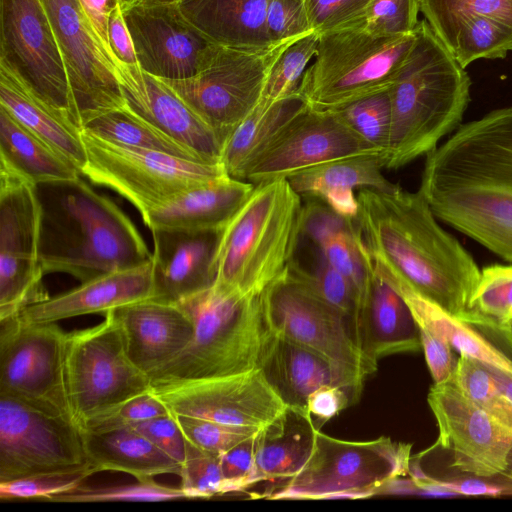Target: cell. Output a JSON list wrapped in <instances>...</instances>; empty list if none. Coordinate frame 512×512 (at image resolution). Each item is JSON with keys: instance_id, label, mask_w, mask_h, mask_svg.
<instances>
[{"instance_id": "6da1fadb", "label": "cell", "mask_w": 512, "mask_h": 512, "mask_svg": "<svg viewBox=\"0 0 512 512\" xmlns=\"http://www.w3.org/2000/svg\"><path fill=\"white\" fill-rule=\"evenodd\" d=\"M418 191L436 218L512 263V106L460 126L428 153Z\"/></svg>"}, {"instance_id": "7a4b0ae2", "label": "cell", "mask_w": 512, "mask_h": 512, "mask_svg": "<svg viewBox=\"0 0 512 512\" xmlns=\"http://www.w3.org/2000/svg\"><path fill=\"white\" fill-rule=\"evenodd\" d=\"M357 198L356 220L372 258L468 324L481 270L441 228L420 192L399 185L392 191L362 188Z\"/></svg>"}, {"instance_id": "3957f363", "label": "cell", "mask_w": 512, "mask_h": 512, "mask_svg": "<svg viewBox=\"0 0 512 512\" xmlns=\"http://www.w3.org/2000/svg\"><path fill=\"white\" fill-rule=\"evenodd\" d=\"M35 193L44 274L67 273L83 283L152 260L130 218L80 176L36 184Z\"/></svg>"}, {"instance_id": "277c9868", "label": "cell", "mask_w": 512, "mask_h": 512, "mask_svg": "<svg viewBox=\"0 0 512 512\" xmlns=\"http://www.w3.org/2000/svg\"><path fill=\"white\" fill-rule=\"evenodd\" d=\"M468 74L425 20L417 39L388 90L391 128L382 155L386 169H399L437 148L458 128L470 101Z\"/></svg>"}, {"instance_id": "5b68a950", "label": "cell", "mask_w": 512, "mask_h": 512, "mask_svg": "<svg viewBox=\"0 0 512 512\" xmlns=\"http://www.w3.org/2000/svg\"><path fill=\"white\" fill-rule=\"evenodd\" d=\"M178 304L191 315L194 334L149 376L151 386L262 369L279 339L266 290L244 296L213 284Z\"/></svg>"}, {"instance_id": "8992f818", "label": "cell", "mask_w": 512, "mask_h": 512, "mask_svg": "<svg viewBox=\"0 0 512 512\" xmlns=\"http://www.w3.org/2000/svg\"><path fill=\"white\" fill-rule=\"evenodd\" d=\"M303 208L286 178L255 185L219 235L214 285L244 296L263 293L294 259Z\"/></svg>"}, {"instance_id": "52a82bcc", "label": "cell", "mask_w": 512, "mask_h": 512, "mask_svg": "<svg viewBox=\"0 0 512 512\" xmlns=\"http://www.w3.org/2000/svg\"><path fill=\"white\" fill-rule=\"evenodd\" d=\"M318 36L298 95L308 107L329 111L388 91L416 42L417 28L384 36L353 22Z\"/></svg>"}, {"instance_id": "ba28073f", "label": "cell", "mask_w": 512, "mask_h": 512, "mask_svg": "<svg viewBox=\"0 0 512 512\" xmlns=\"http://www.w3.org/2000/svg\"><path fill=\"white\" fill-rule=\"evenodd\" d=\"M411 444L381 436L349 441L314 430L302 467L263 494L268 499L366 498L383 493L409 474Z\"/></svg>"}, {"instance_id": "9c48e42d", "label": "cell", "mask_w": 512, "mask_h": 512, "mask_svg": "<svg viewBox=\"0 0 512 512\" xmlns=\"http://www.w3.org/2000/svg\"><path fill=\"white\" fill-rule=\"evenodd\" d=\"M64 368L71 417L80 429L151 390L149 377L128 357L111 312L98 325L66 333Z\"/></svg>"}, {"instance_id": "30bf717a", "label": "cell", "mask_w": 512, "mask_h": 512, "mask_svg": "<svg viewBox=\"0 0 512 512\" xmlns=\"http://www.w3.org/2000/svg\"><path fill=\"white\" fill-rule=\"evenodd\" d=\"M87 161L81 174L134 205L142 218L181 195L229 176L221 163L128 147L81 131Z\"/></svg>"}, {"instance_id": "8fae6325", "label": "cell", "mask_w": 512, "mask_h": 512, "mask_svg": "<svg viewBox=\"0 0 512 512\" xmlns=\"http://www.w3.org/2000/svg\"><path fill=\"white\" fill-rule=\"evenodd\" d=\"M295 40L264 49L215 44L195 75L162 80L211 128L223 146L259 104L271 66Z\"/></svg>"}, {"instance_id": "7c38bea8", "label": "cell", "mask_w": 512, "mask_h": 512, "mask_svg": "<svg viewBox=\"0 0 512 512\" xmlns=\"http://www.w3.org/2000/svg\"><path fill=\"white\" fill-rule=\"evenodd\" d=\"M0 61L60 119L82 131L65 63L42 0H0Z\"/></svg>"}, {"instance_id": "4fadbf2b", "label": "cell", "mask_w": 512, "mask_h": 512, "mask_svg": "<svg viewBox=\"0 0 512 512\" xmlns=\"http://www.w3.org/2000/svg\"><path fill=\"white\" fill-rule=\"evenodd\" d=\"M65 335L57 322L28 323L18 315L0 320V395L72 419L65 382Z\"/></svg>"}, {"instance_id": "5bb4252c", "label": "cell", "mask_w": 512, "mask_h": 512, "mask_svg": "<svg viewBox=\"0 0 512 512\" xmlns=\"http://www.w3.org/2000/svg\"><path fill=\"white\" fill-rule=\"evenodd\" d=\"M266 295L280 337L365 380L377 370L360 345L353 320L325 302L289 266Z\"/></svg>"}, {"instance_id": "9a60e30c", "label": "cell", "mask_w": 512, "mask_h": 512, "mask_svg": "<svg viewBox=\"0 0 512 512\" xmlns=\"http://www.w3.org/2000/svg\"><path fill=\"white\" fill-rule=\"evenodd\" d=\"M81 470L96 473L71 418L0 395V482Z\"/></svg>"}, {"instance_id": "2e32d148", "label": "cell", "mask_w": 512, "mask_h": 512, "mask_svg": "<svg viewBox=\"0 0 512 512\" xmlns=\"http://www.w3.org/2000/svg\"><path fill=\"white\" fill-rule=\"evenodd\" d=\"M38 246L35 185L0 163V320L49 297Z\"/></svg>"}, {"instance_id": "e0dca14e", "label": "cell", "mask_w": 512, "mask_h": 512, "mask_svg": "<svg viewBox=\"0 0 512 512\" xmlns=\"http://www.w3.org/2000/svg\"><path fill=\"white\" fill-rule=\"evenodd\" d=\"M151 391L173 415L229 426L267 430L289 410L262 369L155 385Z\"/></svg>"}, {"instance_id": "ac0fdd59", "label": "cell", "mask_w": 512, "mask_h": 512, "mask_svg": "<svg viewBox=\"0 0 512 512\" xmlns=\"http://www.w3.org/2000/svg\"><path fill=\"white\" fill-rule=\"evenodd\" d=\"M378 154L382 155L352 132L334 111L315 110L304 104L254 158L243 180L257 185L287 179L335 160Z\"/></svg>"}, {"instance_id": "d6986e66", "label": "cell", "mask_w": 512, "mask_h": 512, "mask_svg": "<svg viewBox=\"0 0 512 512\" xmlns=\"http://www.w3.org/2000/svg\"><path fill=\"white\" fill-rule=\"evenodd\" d=\"M61 51L81 126L125 101L117 63L79 0H42Z\"/></svg>"}, {"instance_id": "ffe728a7", "label": "cell", "mask_w": 512, "mask_h": 512, "mask_svg": "<svg viewBox=\"0 0 512 512\" xmlns=\"http://www.w3.org/2000/svg\"><path fill=\"white\" fill-rule=\"evenodd\" d=\"M427 402L437 422V443L451 452L452 468L477 478L508 471L512 433L473 403L452 380L434 383Z\"/></svg>"}, {"instance_id": "44dd1931", "label": "cell", "mask_w": 512, "mask_h": 512, "mask_svg": "<svg viewBox=\"0 0 512 512\" xmlns=\"http://www.w3.org/2000/svg\"><path fill=\"white\" fill-rule=\"evenodd\" d=\"M121 8L138 65L155 77L178 80L195 75L215 46L183 15L178 2L124 0Z\"/></svg>"}, {"instance_id": "7402d4cb", "label": "cell", "mask_w": 512, "mask_h": 512, "mask_svg": "<svg viewBox=\"0 0 512 512\" xmlns=\"http://www.w3.org/2000/svg\"><path fill=\"white\" fill-rule=\"evenodd\" d=\"M117 74L128 109L205 162L220 163L222 146L215 133L162 79L120 62Z\"/></svg>"}, {"instance_id": "603a6c76", "label": "cell", "mask_w": 512, "mask_h": 512, "mask_svg": "<svg viewBox=\"0 0 512 512\" xmlns=\"http://www.w3.org/2000/svg\"><path fill=\"white\" fill-rule=\"evenodd\" d=\"M110 312L122 330L128 357L148 377L174 359L194 334L191 315L178 303L149 298Z\"/></svg>"}, {"instance_id": "cb8c5ba5", "label": "cell", "mask_w": 512, "mask_h": 512, "mask_svg": "<svg viewBox=\"0 0 512 512\" xmlns=\"http://www.w3.org/2000/svg\"><path fill=\"white\" fill-rule=\"evenodd\" d=\"M153 299L180 303L215 282L214 258L220 232L151 229Z\"/></svg>"}, {"instance_id": "d4e9b609", "label": "cell", "mask_w": 512, "mask_h": 512, "mask_svg": "<svg viewBox=\"0 0 512 512\" xmlns=\"http://www.w3.org/2000/svg\"><path fill=\"white\" fill-rule=\"evenodd\" d=\"M152 260L131 269L83 282L54 297L28 305L18 316L28 323H49L71 317L102 314L124 305L153 298Z\"/></svg>"}, {"instance_id": "484cf974", "label": "cell", "mask_w": 512, "mask_h": 512, "mask_svg": "<svg viewBox=\"0 0 512 512\" xmlns=\"http://www.w3.org/2000/svg\"><path fill=\"white\" fill-rule=\"evenodd\" d=\"M262 370L288 408L309 420L307 400L315 390L324 385L339 386L357 402L365 382L320 354L280 336Z\"/></svg>"}, {"instance_id": "4316f807", "label": "cell", "mask_w": 512, "mask_h": 512, "mask_svg": "<svg viewBox=\"0 0 512 512\" xmlns=\"http://www.w3.org/2000/svg\"><path fill=\"white\" fill-rule=\"evenodd\" d=\"M302 235L307 236L317 246L319 254L354 287L365 338L370 271L368 249L357 220L339 216L323 202H309L303 208Z\"/></svg>"}, {"instance_id": "83f0119b", "label": "cell", "mask_w": 512, "mask_h": 512, "mask_svg": "<svg viewBox=\"0 0 512 512\" xmlns=\"http://www.w3.org/2000/svg\"><path fill=\"white\" fill-rule=\"evenodd\" d=\"M255 184L224 177L191 190L150 211L143 221L149 229L166 228L220 232L246 202Z\"/></svg>"}, {"instance_id": "f1b7e54d", "label": "cell", "mask_w": 512, "mask_h": 512, "mask_svg": "<svg viewBox=\"0 0 512 512\" xmlns=\"http://www.w3.org/2000/svg\"><path fill=\"white\" fill-rule=\"evenodd\" d=\"M370 291L365 318L364 351L377 364L392 354L416 352L422 348L413 314L401 295L376 267L368 250Z\"/></svg>"}, {"instance_id": "f546056e", "label": "cell", "mask_w": 512, "mask_h": 512, "mask_svg": "<svg viewBox=\"0 0 512 512\" xmlns=\"http://www.w3.org/2000/svg\"><path fill=\"white\" fill-rule=\"evenodd\" d=\"M82 440L94 471H118L137 480L162 474L180 476L182 464L132 427L83 430Z\"/></svg>"}, {"instance_id": "4dcf8cb0", "label": "cell", "mask_w": 512, "mask_h": 512, "mask_svg": "<svg viewBox=\"0 0 512 512\" xmlns=\"http://www.w3.org/2000/svg\"><path fill=\"white\" fill-rule=\"evenodd\" d=\"M270 0H188L178 2L183 15L218 45L264 49ZM278 44V43H277Z\"/></svg>"}, {"instance_id": "1f68e13d", "label": "cell", "mask_w": 512, "mask_h": 512, "mask_svg": "<svg viewBox=\"0 0 512 512\" xmlns=\"http://www.w3.org/2000/svg\"><path fill=\"white\" fill-rule=\"evenodd\" d=\"M374 263L382 276L404 299L419 329L427 330L443 339L460 355L473 357L512 376V359L481 332L420 294L393 271L375 260Z\"/></svg>"}, {"instance_id": "d6a6232c", "label": "cell", "mask_w": 512, "mask_h": 512, "mask_svg": "<svg viewBox=\"0 0 512 512\" xmlns=\"http://www.w3.org/2000/svg\"><path fill=\"white\" fill-rule=\"evenodd\" d=\"M0 106L81 172L87 161L81 131L60 119L2 61Z\"/></svg>"}, {"instance_id": "836d02e7", "label": "cell", "mask_w": 512, "mask_h": 512, "mask_svg": "<svg viewBox=\"0 0 512 512\" xmlns=\"http://www.w3.org/2000/svg\"><path fill=\"white\" fill-rule=\"evenodd\" d=\"M0 163L36 185L74 179L79 170L0 106Z\"/></svg>"}, {"instance_id": "e575fe53", "label": "cell", "mask_w": 512, "mask_h": 512, "mask_svg": "<svg viewBox=\"0 0 512 512\" xmlns=\"http://www.w3.org/2000/svg\"><path fill=\"white\" fill-rule=\"evenodd\" d=\"M315 429L311 420L289 409L280 422L262 431L255 452L260 482L293 476L311 451Z\"/></svg>"}, {"instance_id": "d590c367", "label": "cell", "mask_w": 512, "mask_h": 512, "mask_svg": "<svg viewBox=\"0 0 512 512\" xmlns=\"http://www.w3.org/2000/svg\"><path fill=\"white\" fill-rule=\"evenodd\" d=\"M304 104L299 95L273 104L260 101L222 146L220 163L226 173L231 178L243 180L254 158Z\"/></svg>"}, {"instance_id": "8d00e7d4", "label": "cell", "mask_w": 512, "mask_h": 512, "mask_svg": "<svg viewBox=\"0 0 512 512\" xmlns=\"http://www.w3.org/2000/svg\"><path fill=\"white\" fill-rule=\"evenodd\" d=\"M382 155H361L335 160L315 166L288 179L299 195L319 199L331 190L370 188L392 191L398 184L390 182L382 173Z\"/></svg>"}, {"instance_id": "74e56055", "label": "cell", "mask_w": 512, "mask_h": 512, "mask_svg": "<svg viewBox=\"0 0 512 512\" xmlns=\"http://www.w3.org/2000/svg\"><path fill=\"white\" fill-rule=\"evenodd\" d=\"M429 27L463 68L512 51V28L489 18H455Z\"/></svg>"}, {"instance_id": "f35d334b", "label": "cell", "mask_w": 512, "mask_h": 512, "mask_svg": "<svg viewBox=\"0 0 512 512\" xmlns=\"http://www.w3.org/2000/svg\"><path fill=\"white\" fill-rule=\"evenodd\" d=\"M82 131L115 144L207 163L193 150L155 128L126 106L91 119L83 125Z\"/></svg>"}, {"instance_id": "ab89813d", "label": "cell", "mask_w": 512, "mask_h": 512, "mask_svg": "<svg viewBox=\"0 0 512 512\" xmlns=\"http://www.w3.org/2000/svg\"><path fill=\"white\" fill-rule=\"evenodd\" d=\"M450 380L497 424L512 433V399L500 388L486 364L459 354Z\"/></svg>"}, {"instance_id": "60d3db41", "label": "cell", "mask_w": 512, "mask_h": 512, "mask_svg": "<svg viewBox=\"0 0 512 512\" xmlns=\"http://www.w3.org/2000/svg\"><path fill=\"white\" fill-rule=\"evenodd\" d=\"M316 32L290 43L271 66L261 100L267 104L298 95L302 78L315 57L318 46Z\"/></svg>"}, {"instance_id": "b9f144b4", "label": "cell", "mask_w": 512, "mask_h": 512, "mask_svg": "<svg viewBox=\"0 0 512 512\" xmlns=\"http://www.w3.org/2000/svg\"><path fill=\"white\" fill-rule=\"evenodd\" d=\"M187 499L180 487L165 486L152 479L134 483L85 485L53 496L50 502H158Z\"/></svg>"}, {"instance_id": "7bdbcfd3", "label": "cell", "mask_w": 512, "mask_h": 512, "mask_svg": "<svg viewBox=\"0 0 512 512\" xmlns=\"http://www.w3.org/2000/svg\"><path fill=\"white\" fill-rule=\"evenodd\" d=\"M289 267L325 302L353 320L360 345L364 351L360 306L350 281L320 254L318 264L313 271L307 270L295 259L289 264Z\"/></svg>"}, {"instance_id": "ee69618b", "label": "cell", "mask_w": 512, "mask_h": 512, "mask_svg": "<svg viewBox=\"0 0 512 512\" xmlns=\"http://www.w3.org/2000/svg\"><path fill=\"white\" fill-rule=\"evenodd\" d=\"M469 311L498 326H512V264H493L481 270Z\"/></svg>"}, {"instance_id": "f6af8a7d", "label": "cell", "mask_w": 512, "mask_h": 512, "mask_svg": "<svg viewBox=\"0 0 512 512\" xmlns=\"http://www.w3.org/2000/svg\"><path fill=\"white\" fill-rule=\"evenodd\" d=\"M334 111L363 141L385 154L390 137L391 104L388 91L355 101Z\"/></svg>"}, {"instance_id": "bcb514c9", "label": "cell", "mask_w": 512, "mask_h": 512, "mask_svg": "<svg viewBox=\"0 0 512 512\" xmlns=\"http://www.w3.org/2000/svg\"><path fill=\"white\" fill-rule=\"evenodd\" d=\"M180 488L187 499L226 494L219 455L203 451L187 441Z\"/></svg>"}, {"instance_id": "7dc6e473", "label": "cell", "mask_w": 512, "mask_h": 512, "mask_svg": "<svg viewBox=\"0 0 512 512\" xmlns=\"http://www.w3.org/2000/svg\"><path fill=\"white\" fill-rule=\"evenodd\" d=\"M429 26L455 18L484 17L512 28V0H419Z\"/></svg>"}, {"instance_id": "c3c4849f", "label": "cell", "mask_w": 512, "mask_h": 512, "mask_svg": "<svg viewBox=\"0 0 512 512\" xmlns=\"http://www.w3.org/2000/svg\"><path fill=\"white\" fill-rule=\"evenodd\" d=\"M419 12V0H371L356 22L373 34L402 35L415 31Z\"/></svg>"}, {"instance_id": "681fc988", "label": "cell", "mask_w": 512, "mask_h": 512, "mask_svg": "<svg viewBox=\"0 0 512 512\" xmlns=\"http://www.w3.org/2000/svg\"><path fill=\"white\" fill-rule=\"evenodd\" d=\"M186 440L197 448L220 455L264 430L220 424L190 416L174 415Z\"/></svg>"}, {"instance_id": "f907efd6", "label": "cell", "mask_w": 512, "mask_h": 512, "mask_svg": "<svg viewBox=\"0 0 512 512\" xmlns=\"http://www.w3.org/2000/svg\"><path fill=\"white\" fill-rule=\"evenodd\" d=\"M94 474L90 470L45 473L0 482L1 500L42 499L48 501L53 496L66 492L84 483Z\"/></svg>"}, {"instance_id": "816d5d0a", "label": "cell", "mask_w": 512, "mask_h": 512, "mask_svg": "<svg viewBox=\"0 0 512 512\" xmlns=\"http://www.w3.org/2000/svg\"><path fill=\"white\" fill-rule=\"evenodd\" d=\"M266 29L272 44L312 33L305 0H270Z\"/></svg>"}, {"instance_id": "f5cc1de1", "label": "cell", "mask_w": 512, "mask_h": 512, "mask_svg": "<svg viewBox=\"0 0 512 512\" xmlns=\"http://www.w3.org/2000/svg\"><path fill=\"white\" fill-rule=\"evenodd\" d=\"M259 434L250 437L219 455L226 493L243 492L260 483L255 462Z\"/></svg>"}, {"instance_id": "db71d44e", "label": "cell", "mask_w": 512, "mask_h": 512, "mask_svg": "<svg viewBox=\"0 0 512 512\" xmlns=\"http://www.w3.org/2000/svg\"><path fill=\"white\" fill-rule=\"evenodd\" d=\"M170 414L152 391L141 393L120 405L111 413L89 423L83 430H106L132 427L144 421Z\"/></svg>"}, {"instance_id": "11a10c76", "label": "cell", "mask_w": 512, "mask_h": 512, "mask_svg": "<svg viewBox=\"0 0 512 512\" xmlns=\"http://www.w3.org/2000/svg\"><path fill=\"white\" fill-rule=\"evenodd\" d=\"M312 31L321 34L360 20L371 0H305Z\"/></svg>"}, {"instance_id": "9f6ffc18", "label": "cell", "mask_w": 512, "mask_h": 512, "mask_svg": "<svg viewBox=\"0 0 512 512\" xmlns=\"http://www.w3.org/2000/svg\"><path fill=\"white\" fill-rule=\"evenodd\" d=\"M139 433L179 463L186 456L187 440L173 414L156 417L135 426Z\"/></svg>"}, {"instance_id": "6f0895ef", "label": "cell", "mask_w": 512, "mask_h": 512, "mask_svg": "<svg viewBox=\"0 0 512 512\" xmlns=\"http://www.w3.org/2000/svg\"><path fill=\"white\" fill-rule=\"evenodd\" d=\"M355 403L356 401L346 389L324 385L310 394L306 408L314 426L321 429L323 424Z\"/></svg>"}, {"instance_id": "680465c9", "label": "cell", "mask_w": 512, "mask_h": 512, "mask_svg": "<svg viewBox=\"0 0 512 512\" xmlns=\"http://www.w3.org/2000/svg\"><path fill=\"white\" fill-rule=\"evenodd\" d=\"M422 349L435 384L449 381L456 370L458 358L455 349L427 330L419 329Z\"/></svg>"}, {"instance_id": "91938a15", "label": "cell", "mask_w": 512, "mask_h": 512, "mask_svg": "<svg viewBox=\"0 0 512 512\" xmlns=\"http://www.w3.org/2000/svg\"><path fill=\"white\" fill-rule=\"evenodd\" d=\"M124 2V1H123ZM122 2V3H123ZM121 4L111 13L108 22V41L116 60L126 65L137 66L138 61L128 26L125 22ZM139 66V65H138Z\"/></svg>"}, {"instance_id": "94428289", "label": "cell", "mask_w": 512, "mask_h": 512, "mask_svg": "<svg viewBox=\"0 0 512 512\" xmlns=\"http://www.w3.org/2000/svg\"><path fill=\"white\" fill-rule=\"evenodd\" d=\"M102 45L114 58L108 41V22L112 11L124 0H79ZM115 60V58H114ZM116 61V60H115ZM117 63V62H116Z\"/></svg>"}, {"instance_id": "6125c7cd", "label": "cell", "mask_w": 512, "mask_h": 512, "mask_svg": "<svg viewBox=\"0 0 512 512\" xmlns=\"http://www.w3.org/2000/svg\"><path fill=\"white\" fill-rule=\"evenodd\" d=\"M480 330L483 335L489 334L496 336L502 343H504L512 351V326H498L487 320L475 326Z\"/></svg>"}, {"instance_id": "be15d7a7", "label": "cell", "mask_w": 512, "mask_h": 512, "mask_svg": "<svg viewBox=\"0 0 512 512\" xmlns=\"http://www.w3.org/2000/svg\"><path fill=\"white\" fill-rule=\"evenodd\" d=\"M486 366L503 392L512 399V376L492 366Z\"/></svg>"}, {"instance_id": "e7e4bbea", "label": "cell", "mask_w": 512, "mask_h": 512, "mask_svg": "<svg viewBox=\"0 0 512 512\" xmlns=\"http://www.w3.org/2000/svg\"><path fill=\"white\" fill-rule=\"evenodd\" d=\"M131 3L176 2L177 0H126Z\"/></svg>"}, {"instance_id": "03108f58", "label": "cell", "mask_w": 512, "mask_h": 512, "mask_svg": "<svg viewBox=\"0 0 512 512\" xmlns=\"http://www.w3.org/2000/svg\"><path fill=\"white\" fill-rule=\"evenodd\" d=\"M507 477L512 481V470L507 473Z\"/></svg>"}, {"instance_id": "003e7915", "label": "cell", "mask_w": 512, "mask_h": 512, "mask_svg": "<svg viewBox=\"0 0 512 512\" xmlns=\"http://www.w3.org/2000/svg\"><path fill=\"white\" fill-rule=\"evenodd\" d=\"M184 1H188V0H177L176 2H184Z\"/></svg>"}]
</instances>
